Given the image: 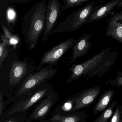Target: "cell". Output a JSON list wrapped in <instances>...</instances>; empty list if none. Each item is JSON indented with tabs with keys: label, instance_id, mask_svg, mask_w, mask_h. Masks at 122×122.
Wrapping results in <instances>:
<instances>
[{
	"label": "cell",
	"instance_id": "27",
	"mask_svg": "<svg viewBox=\"0 0 122 122\" xmlns=\"http://www.w3.org/2000/svg\"><path fill=\"white\" fill-rule=\"evenodd\" d=\"M122 7V0H121L118 5L117 6V8L119 9Z\"/></svg>",
	"mask_w": 122,
	"mask_h": 122
},
{
	"label": "cell",
	"instance_id": "12",
	"mask_svg": "<svg viewBox=\"0 0 122 122\" xmlns=\"http://www.w3.org/2000/svg\"><path fill=\"white\" fill-rule=\"evenodd\" d=\"M28 64L26 61H16L13 62L9 71V84L12 86L18 84L26 76L28 72Z\"/></svg>",
	"mask_w": 122,
	"mask_h": 122
},
{
	"label": "cell",
	"instance_id": "17",
	"mask_svg": "<svg viewBox=\"0 0 122 122\" xmlns=\"http://www.w3.org/2000/svg\"><path fill=\"white\" fill-rule=\"evenodd\" d=\"M113 94V90H110L104 94L97 106L96 109L97 111H101L105 109L109 103Z\"/></svg>",
	"mask_w": 122,
	"mask_h": 122
},
{
	"label": "cell",
	"instance_id": "1",
	"mask_svg": "<svg viewBox=\"0 0 122 122\" xmlns=\"http://www.w3.org/2000/svg\"><path fill=\"white\" fill-rule=\"evenodd\" d=\"M47 9L43 0L35 3L24 16L22 33L30 50L36 48L39 37L45 29Z\"/></svg>",
	"mask_w": 122,
	"mask_h": 122
},
{
	"label": "cell",
	"instance_id": "11",
	"mask_svg": "<svg viewBox=\"0 0 122 122\" xmlns=\"http://www.w3.org/2000/svg\"><path fill=\"white\" fill-rule=\"evenodd\" d=\"M92 35L91 34H84L79 38L72 47L73 53L69 59V64H72L79 57L85 55L91 48L93 43L89 42Z\"/></svg>",
	"mask_w": 122,
	"mask_h": 122
},
{
	"label": "cell",
	"instance_id": "26",
	"mask_svg": "<svg viewBox=\"0 0 122 122\" xmlns=\"http://www.w3.org/2000/svg\"><path fill=\"white\" fill-rule=\"evenodd\" d=\"M29 0H10L11 2H14V3H24L28 1Z\"/></svg>",
	"mask_w": 122,
	"mask_h": 122
},
{
	"label": "cell",
	"instance_id": "4",
	"mask_svg": "<svg viewBox=\"0 0 122 122\" xmlns=\"http://www.w3.org/2000/svg\"><path fill=\"white\" fill-rule=\"evenodd\" d=\"M98 1H92L75 11L53 29L49 36L56 33L75 31L86 24V21Z\"/></svg>",
	"mask_w": 122,
	"mask_h": 122
},
{
	"label": "cell",
	"instance_id": "8",
	"mask_svg": "<svg viewBox=\"0 0 122 122\" xmlns=\"http://www.w3.org/2000/svg\"><path fill=\"white\" fill-rule=\"evenodd\" d=\"M62 6L58 0H49L47 5L46 26L42 38L43 41L48 40L50 33L54 28L58 18L61 14Z\"/></svg>",
	"mask_w": 122,
	"mask_h": 122
},
{
	"label": "cell",
	"instance_id": "15",
	"mask_svg": "<svg viewBox=\"0 0 122 122\" xmlns=\"http://www.w3.org/2000/svg\"><path fill=\"white\" fill-rule=\"evenodd\" d=\"M73 112L61 114L54 111L49 119L40 120L39 122H80V117L72 113Z\"/></svg>",
	"mask_w": 122,
	"mask_h": 122
},
{
	"label": "cell",
	"instance_id": "6",
	"mask_svg": "<svg viewBox=\"0 0 122 122\" xmlns=\"http://www.w3.org/2000/svg\"><path fill=\"white\" fill-rule=\"evenodd\" d=\"M77 41L74 38L67 39L57 44L46 52L42 57L40 63L37 66V71L41 69L44 65L53 66L56 64L64 54L73 47Z\"/></svg>",
	"mask_w": 122,
	"mask_h": 122
},
{
	"label": "cell",
	"instance_id": "23",
	"mask_svg": "<svg viewBox=\"0 0 122 122\" xmlns=\"http://www.w3.org/2000/svg\"><path fill=\"white\" fill-rule=\"evenodd\" d=\"M7 105L5 100L4 98V95L1 92H0V115L5 111Z\"/></svg>",
	"mask_w": 122,
	"mask_h": 122
},
{
	"label": "cell",
	"instance_id": "13",
	"mask_svg": "<svg viewBox=\"0 0 122 122\" xmlns=\"http://www.w3.org/2000/svg\"><path fill=\"white\" fill-rule=\"evenodd\" d=\"M117 52L115 51L112 53L111 52L96 67L92 70L85 75L84 77H86V80L96 75H98V78H100L114 64L117 59Z\"/></svg>",
	"mask_w": 122,
	"mask_h": 122
},
{
	"label": "cell",
	"instance_id": "18",
	"mask_svg": "<svg viewBox=\"0 0 122 122\" xmlns=\"http://www.w3.org/2000/svg\"><path fill=\"white\" fill-rule=\"evenodd\" d=\"M64 4L62 5L61 10V14L63 11L71 8L82 5L85 2L89 1L91 0H64Z\"/></svg>",
	"mask_w": 122,
	"mask_h": 122
},
{
	"label": "cell",
	"instance_id": "25",
	"mask_svg": "<svg viewBox=\"0 0 122 122\" xmlns=\"http://www.w3.org/2000/svg\"><path fill=\"white\" fill-rule=\"evenodd\" d=\"M112 114V111L111 110V109H109L105 111L103 115L105 118L107 119L111 117Z\"/></svg>",
	"mask_w": 122,
	"mask_h": 122
},
{
	"label": "cell",
	"instance_id": "21",
	"mask_svg": "<svg viewBox=\"0 0 122 122\" xmlns=\"http://www.w3.org/2000/svg\"><path fill=\"white\" fill-rule=\"evenodd\" d=\"M16 14L14 9L11 8H9L6 11V18L8 23H14L16 18Z\"/></svg>",
	"mask_w": 122,
	"mask_h": 122
},
{
	"label": "cell",
	"instance_id": "20",
	"mask_svg": "<svg viewBox=\"0 0 122 122\" xmlns=\"http://www.w3.org/2000/svg\"><path fill=\"white\" fill-rule=\"evenodd\" d=\"M28 113H21L9 117L3 122H26Z\"/></svg>",
	"mask_w": 122,
	"mask_h": 122
},
{
	"label": "cell",
	"instance_id": "3",
	"mask_svg": "<svg viewBox=\"0 0 122 122\" xmlns=\"http://www.w3.org/2000/svg\"><path fill=\"white\" fill-rule=\"evenodd\" d=\"M57 73L52 66L43 67L39 71L27 76L22 84L7 96V105L14 102L25 94L33 90L42 84L51 80Z\"/></svg>",
	"mask_w": 122,
	"mask_h": 122
},
{
	"label": "cell",
	"instance_id": "9",
	"mask_svg": "<svg viewBox=\"0 0 122 122\" xmlns=\"http://www.w3.org/2000/svg\"><path fill=\"white\" fill-rule=\"evenodd\" d=\"M100 92V86H97L73 96L74 103L73 111L80 109L92 102Z\"/></svg>",
	"mask_w": 122,
	"mask_h": 122
},
{
	"label": "cell",
	"instance_id": "16",
	"mask_svg": "<svg viewBox=\"0 0 122 122\" xmlns=\"http://www.w3.org/2000/svg\"><path fill=\"white\" fill-rule=\"evenodd\" d=\"M2 28L5 34H1V39L2 41L7 43L8 46L13 45L14 47L19 41L17 36L12 34L11 31L4 25L2 26Z\"/></svg>",
	"mask_w": 122,
	"mask_h": 122
},
{
	"label": "cell",
	"instance_id": "22",
	"mask_svg": "<svg viewBox=\"0 0 122 122\" xmlns=\"http://www.w3.org/2000/svg\"><path fill=\"white\" fill-rule=\"evenodd\" d=\"M111 85H115L117 86H122V72L119 73L114 79L109 81L107 82Z\"/></svg>",
	"mask_w": 122,
	"mask_h": 122
},
{
	"label": "cell",
	"instance_id": "14",
	"mask_svg": "<svg viewBox=\"0 0 122 122\" xmlns=\"http://www.w3.org/2000/svg\"><path fill=\"white\" fill-rule=\"evenodd\" d=\"M121 0H111L100 6L92 12L87 19L86 24L92 21L98 20L106 16L117 6Z\"/></svg>",
	"mask_w": 122,
	"mask_h": 122
},
{
	"label": "cell",
	"instance_id": "10",
	"mask_svg": "<svg viewBox=\"0 0 122 122\" xmlns=\"http://www.w3.org/2000/svg\"><path fill=\"white\" fill-rule=\"evenodd\" d=\"M106 33L122 43V11L112 14L108 21Z\"/></svg>",
	"mask_w": 122,
	"mask_h": 122
},
{
	"label": "cell",
	"instance_id": "24",
	"mask_svg": "<svg viewBox=\"0 0 122 122\" xmlns=\"http://www.w3.org/2000/svg\"><path fill=\"white\" fill-rule=\"evenodd\" d=\"M119 119V112L118 110L115 112L114 117H112L111 122H118Z\"/></svg>",
	"mask_w": 122,
	"mask_h": 122
},
{
	"label": "cell",
	"instance_id": "19",
	"mask_svg": "<svg viewBox=\"0 0 122 122\" xmlns=\"http://www.w3.org/2000/svg\"><path fill=\"white\" fill-rule=\"evenodd\" d=\"M8 45L7 43L2 41L0 43V67L8 54L9 50L8 48Z\"/></svg>",
	"mask_w": 122,
	"mask_h": 122
},
{
	"label": "cell",
	"instance_id": "5",
	"mask_svg": "<svg viewBox=\"0 0 122 122\" xmlns=\"http://www.w3.org/2000/svg\"><path fill=\"white\" fill-rule=\"evenodd\" d=\"M112 48L103 49L99 53L87 61L79 64L73 65L69 69L71 74L68 77L67 84L75 81L96 67L110 53Z\"/></svg>",
	"mask_w": 122,
	"mask_h": 122
},
{
	"label": "cell",
	"instance_id": "7",
	"mask_svg": "<svg viewBox=\"0 0 122 122\" xmlns=\"http://www.w3.org/2000/svg\"><path fill=\"white\" fill-rule=\"evenodd\" d=\"M59 99L58 92L53 91L38 103L29 116L27 117L26 122L45 119L52 107Z\"/></svg>",
	"mask_w": 122,
	"mask_h": 122
},
{
	"label": "cell",
	"instance_id": "2",
	"mask_svg": "<svg viewBox=\"0 0 122 122\" xmlns=\"http://www.w3.org/2000/svg\"><path fill=\"white\" fill-rule=\"evenodd\" d=\"M54 90L51 83L47 82L33 90L20 97L0 115V122H3L10 117L26 112L32 107L39 102Z\"/></svg>",
	"mask_w": 122,
	"mask_h": 122
}]
</instances>
